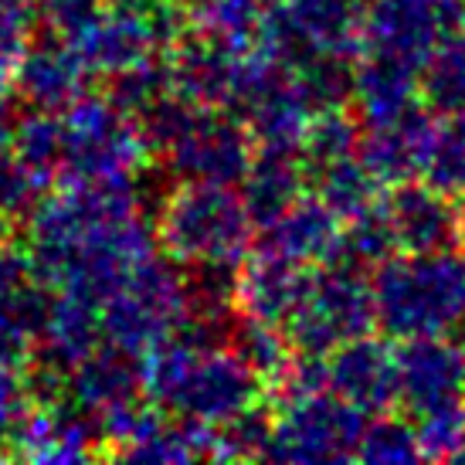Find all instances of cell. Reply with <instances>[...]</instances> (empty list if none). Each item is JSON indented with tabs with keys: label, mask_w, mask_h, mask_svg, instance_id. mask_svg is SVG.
<instances>
[{
	"label": "cell",
	"mask_w": 465,
	"mask_h": 465,
	"mask_svg": "<svg viewBox=\"0 0 465 465\" xmlns=\"http://www.w3.org/2000/svg\"><path fill=\"white\" fill-rule=\"evenodd\" d=\"M156 232L133 183H68L31 207L27 259L52 292L103 302L123 275L153 255Z\"/></svg>",
	"instance_id": "6da1fadb"
},
{
	"label": "cell",
	"mask_w": 465,
	"mask_h": 465,
	"mask_svg": "<svg viewBox=\"0 0 465 465\" xmlns=\"http://www.w3.org/2000/svg\"><path fill=\"white\" fill-rule=\"evenodd\" d=\"M143 394L173 418L221 428L269 398V384L224 343V336L183 320L177 333L143 353Z\"/></svg>",
	"instance_id": "7a4b0ae2"
},
{
	"label": "cell",
	"mask_w": 465,
	"mask_h": 465,
	"mask_svg": "<svg viewBox=\"0 0 465 465\" xmlns=\"http://www.w3.org/2000/svg\"><path fill=\"white\" fill-rule=\"evenodd\" d=\"M371 296L391 340L452 333L465 316V252H394L374 269Z\"/></svg>",
	"instance_id": "3957f363"
},
{
	"label": "cell",
	"mask_w": 465,
	"mask_h": 465,
	"mask_svg": "<svg viewBox=\"0 0 465 465\" xmlns=\"http://www.w3.org/2000/svg\"><path fill=\"white\" fill-rule=\"evenodd\" d=\"M153 232L181 269H238L259 228L232 183L177 181L160 204Z\"/></svg>",
	"instance_id": "277c9868"
},
{
	"label": "cell",
	"mask_w": 465,
	"mask_h": 465,
	"mask_svg": "<svg viewBox=\"0 0 465 465\" xmlns=\"http://www.w3.org/2000/svg\"><path fill=\"white\" fill-rule=\"evenodd\" d=\"M136 116L85 92L62 113V177L68 183H133L150 163Z\"/></svg>",
	"instance_id": "5b68a950"
},
{
	"label": "cell",
	"mask_w": 465,
	"mask_h": 465,
	"mask_svg": "<svg viewBox=\"0 0 465 465\" xmlns=\"http://www.w3.org/2000/svg\"><path fill=\"white\" fill-rule=\"evenodd\" d=\"M187 275L173 259L146 255L99 302L103 340L136 357L173 336L187 320Z\"/></svg>",
	"instance_id": "8992f818"
},
{
	"label": "cell",
	"mask_w": 465,
	"mask_h": 465,
	"mask_svg": "<svg viewBox=\"0 0 465 465\" xmlns=\"http://www.w3.org/2000/svg\"><path fill=\"white\" fill-rule=\"evenodd\" d=\"M282 330L292 350L320 357L353 336L371 333L374 330L371 279L363 275L361 265H350L343 259L310 269Z\"/></svg>",
	"instance_id": "52a82bcc"
},
{
	"label": "cell",
	"mask_w": 465,
	"mask_h": 465,
	"mask_svg": "<svg viewBox=\"0 0 465 465\" xmlns=\"http://www.w3.org/2000/svg\"><path fill=\"white\" fill-rule=\"evenodd\" d=\"M228 113L242 119L259 150H299L316 105L292 68L252 48L238 62Z\"/></svg>",
	"instance_id": "ba28073f"
},
{
	"label": "cell",
	"mask_w": 465,
	"mask_h": 465,
	"mask_svg": "<svg viewBox=\"0 0 465 465\" xmlns=\"http://www.w3.org/2000/svg\"><path fill=\"white\" fill-rule=\"evenodd\" d=\"M272 425L265 459L272 462H350L357 459L367 414L336 398L333 391H310L272 398Z\"/></svg>",
	"instance_id": "9c48e42d"
},
{
	"label": "cell",
	"mask_w": 465,
	"mask_h": 465,
	"mask_svg": "<svg viewBox=\"0 0 465 465\" xmlns=\"http://www.w3.org/2000/svg\"><path fill=\"white\" fill-rule=\"evenodd\" d=\"M361 14L357 0H272L262 21V52L299 68L326 54H361Z\"/></svg>",
	"instance_id": "30bf717a"
},
{
	"label": "cell",
	"mask_w": 465,
	"mask_h": 465,
	"mask_svg": "<svg viewBox=\"0 0 465 465\" xmlns=\"http://www.w3.org/2000/svg\"><path fill=\"white\" fill-rule=\"evenodd\" d=\"M465 27L462 0H374L361 14V54L421 72L449 31Z\"/></svg>",
	"instance_id": "8fae6325"
},
{
	"label": "cell",
	"mask_w": 465,
	"mask_h": 465,
	"mask_svg": "<svg viewBox=\"0 0 465 465\" xmlns=\"http://www.w3.org/2000/svg\"><path fill=\"white\" fill-rule=\"evenodd\" d=\"M156 156L167 160V170L177 181L234 187L255 156V140L248 136L242 119L232 116L228 109L197 105Z\"/></svg>",
	"instance_id": "7c38bea8"
},
{
	"label": "cell",
	"mask_w": 465,
	"mask_h": 465,
	"mask_svg": "<svg viewBox=\"0 0 465 465\" xmlns=\"http://www.w3.org/2000/svg\"><path fill=\"white\" fill-rule=\"evenodd\" d=\"M398 404L408 418L465 401V353L445 336H411L394 350Z\"/></svg>",
	"instance_id": "4fadbf2b"
},
{
	"label": "cell",
	"mask_w": 465,
	"mask_h": 465,
	"mask_svg": "<svg viewBox=\"0 0 465 465\" xmlns=\"http://www.w3.org/2000/svg\"><path fill=\"white\" fill-rule=\"evenodd\" d=\"M4 455L25 462H85L105 455L103 431L92 414L75 408L68 398L35 404L21 428L7 439Z\"/></svg>",
	"instance_id": "5bb4252c"
},
{
	"label": "cell",
	"mask_w": 465,
	"mask_h": 465,
	"mask_svg": "<svg viewBox=\"0 0 465 465\" xmlns=\"http://www.w3.org/2000/svg\"><path fill=\"white\" fill-rule=\"evenodd\" d=\"M326 388L363 414H384L398 404L394 347L384 336L361 333L326 353Z\"/></svg>",
	"instance_id": "9a60e30c"
},
{
	"label": "cell",
	"mask_w": 465,
	"mask_h": 465,
	"mask_svg": "<svg viewBox=\"0 0 465 465\" xmlns=\"http://www.w3.org/2000/svg\"><path fill=\"white\" fill-rule=\"evenodd\" d=\"M65 398L103 421L109 414L126 411L146 401L143 394V357L119 350L113 343H99L65 374Z\"/></svg>",
	"instance_id": "2e32d148"
},
{
	"label": "cell",
	"mask_w": 465,
	"mask_h": 465,
	"mask_svg": "<svg viewBox=\"0 0 465 465\" xmlns=\"http://www.w3.org/2000/svg\"><path fill=\"white\" fill-rule=\"evenodd\" d=\"M340 245H343V218L333 214L320 197L302 194L289 211L262 224L252 248L279 255L299 269H316L340 259Z\"/></svg>",
	"instance_id": "e0dca14e"
},
{
	"label": "cell",
	"mask_w": 465,
	"mask_h": 465,
	"mask_svg": "<svg viewBox=\"0 0 465 465\" xmlns=\"http://www.w3.org/2000/svg\"><path fill=\"white\" fill-rule=\"evenodd\" d=\"M431 126H435V113L421 103L391 119L367 123L361 130L357 156L381 187L414 181V177H421Z\"/></svg>",
	"instance_id": "ac0fdd59"
},
{
	"label": "cell",
	"mask_w": 465,
	"mask_h": 465,
	"mask_svg": "<svg viewBox=\"0 0 465 465\" xmlns=\"http://www.w3.org/2000/svg\"><path fill=\"white\" fill-rule=\"evenodd\" d=\"M170 92L201 109H228L242 54L187 27L163 52Z\"/></svg>",
	"instance_id": "d6986e66"
},
{
	"label": "cell",
	"mask_w": 465,
	"mask_h": 465,
	"mask_svg": "<svg viewBox=\"0 0 465 465\" xmlns=\"http://www.w3.org/2000/svg\"><path fill=\"white\" fill-rule=\"evenodd\" d=\"M381 204L398 252H441L459 245L455 201L421 177L394 183L391 194L381 197Z\"/></svg>",
	"instance_id": "ffe728a7"
},
{
	"label": "cell",
	"mask_w": 465,
	"mask_h": 465,
	"mask_svg": "<svg viewBox=\"0 0 465 465\" xmlns=\"http://www.w3.org/2000/svg\"><path fill=\"white\" fill-rule=\"evenodd\" d=\"M92 72L65 38L27 41V48L14 68V92L27 103V109L65 113L89 92Z\"/></svg>",
	"instance_id": "44dd1931"
},
{
	"label": "cell",
	"mask_w": 465,
	"mask_h": 465,
	"mask_svg": "<svg viewBox=\"0 0 465 465\" xmlns=\"http://www.w3.org/2000/svg\"><path fill=\"white\" fill-rule=\"evenodd\" d=\"M306 272L310 269H299L279 255L252 248L245 262L234 269V312L282 326L302 292Z\"/></svg>",
	"instance_id": "7402d4cb"
},
{
	"label": "cell",
	"mask_w": 465,
	"mask_h": 465,
	"mask_svg": "<svg viewBox=\"0 0 465 465\" xmlns=\"http://www.w3.org/2000/svg\"><path fill=\"white\" fill-rule=\"evenodd\" d=\"M103 343V323H99V306L72 292H52L45 326L35 343L38 367L68 374L89 350Z\"/></svg>",
	"instance_id": "603a6c76"
},
{
	"label": "cell",
	"mask_w": 465,
	"mask_h": 465,
	"mask_svg": "<svg viewBox=\"0 0 465 465\" xmlns=\"http://www.w3.org/2000/svg\"><path fill=\"white\" fill-rule=\"evenodd\" d=\"M238 194L245 201L248 214L255 221V228L275 221L282 211L296 204L299 197L310 187V173L299 150H259L248 170L242 173V181L234 183Z\"/></svg>",
	"instance_id": "cb8c5ba5"
},
{
	"label": "cell",
	"mask_w": 465,
	"mask_h": 465,
	"mask_svg": "<svg viewBox=\"0 0 465 465\" xmlns=\"http://www.w3.org/2000/svg\"><path fill=\"white\" fill-rule=\"evenodd\" d=\"M418 72L404 68L388 58H374V54H357L353 62V92H350V105L367 123H381L418 105Z\"/></svg>",
	"instance_id": "d4e9b609"
},
{
	"label": "cell",
	"mask_w": 465,
	"mask_h": 465,
	"mask_svg": "<svg viewBox=\"0 0 465 465\" xmlns=\"http://www.w3.org/2000/svg\"><path fill=\"white\" fill-rule=\"evenodd\" d=\"M183 11L197 35L245 54L259 45L269 4L265 0H191Z\"/></svg>",
	"instance_id": "484cf974"
},
{
	"label": "cell",
	"mask_w": 465,
	"mask_h": 465,
	"mask_svg": "<svg viewBox=\"0 0 465 465\" xmlns=\"http://www.w3.org/2000/svg\"><path fill=\"white\" fill-rule=\"evenodd\" d=\"M418 99L435 116L465 113V27L449 31L418 72Z\"/></svg>",
	"instance_id": "4316f807"
},
{
	"label": "cell",
	"mask_w": 465,
	"mask_h": 465,
	"mask_svg": "<svg viewBox=\"0 0 465 465\" xmlns=\"http://www.w3.org/2000/svg\"><path fill=\"white\" fill-rule=\"evenodd\" d=\"M11 150L27 173L48 191L62 177V113L27 109L21 119H14Z\"/></svg>",
	"instance_id": "83f0119b"
},
{
	"label": "cell",
	"mask_w": 465,
	"mask_h": 465,
	"mask_svg": "<svg viewBox=\"0 0 465 465\" xmlns=\"http://www.w3.org/2000/svg\"><path fill=\"white\" fill-rule=\"evenodd\" d=\"M310 187L312 197H320L343 221L381 201V183L371 177V170L361 163V156H347V160L310 170Z\"/></svg>",
	"instance_id": "f1b7e54d"
},
{
	"label": "cell",
	"mask_w": 465,
	"mask_h": 465,
	"mask_svg": "<svg viewBox=\"0 0 465 465\" xmlns=\"http://www.w3.org/2000/svg\"><path fill=\"white\" fill-rule=\"evenodd\" d=\"M361 130L363 123L357 119V113H350L347 105L316 109L306 133H302V143H299V156L306 163V173L316 167H326V163H336V160L357 156Z\"/></svg>",
	"instance_id": "f546056e"
},
{
	"label": "cell",
	"mask_w": 465,
	"mask_h": 465,
	"mask_svg": "<svg viewBox=\"0 0 465 465\" xmlns=\"http://www.w3.org/2000/svg\"><path fill=\"white\" fill-rule=\"evenodd\" d=\"M224 343H228L265 384H272L275 377L282 374V367L289 363V357H292V343H289V336H285L282 326L248 320V316H238V312H234L232 326H228Z\"/></svg>",
	"instance_id": "4dcf8cb0"
},
{
	"label": "cell",
	"mask_w": 465,
	"mask_h": 465,
	"mask_svg": "<svg viewBox=\"0 0 465 465\" xmlns=\"http://www.w3.org/2000/svg\"><path fill=\"white\" fill-rule=\"evenodd\" d=\"M421 181L449 197H459L465 191V113L435 116L421 163Z\"/></svg>",
	"instance_id": "1f68e13d"
},
{
	"label": "cell",
	"mask_w": 465,
	"mask_h": 465,
	"mask_svg": "<svg viewBox=\"0 0 465 465\" xmlns=\"http://www.w3.org/2000/svg\"><path fill=\"white\" fill-rule=\"evenodd\" d=\"M394 252H398V245H394V234H391L388 214H384L381 201L343 221V245H340L343 262L361 265V269H377Z\"/></svg>",
	"instance_id": "d6a6232c"
},
{
	"label": "cell",
	"mask_w": 465,
	"mask_h": 465,
	"mask_svg": "<svg viewBox=\"0 0 465 465\" xmlns=\"http://www.w3.org/2000/svg\"><path fill=\"white\" fill-rule=\"evenodd\" d=\"M357 459L374 465H411L421 462V449H418V435H414V421L398 418V414H374V421L363 425L361 445H357Z\"/></svg>",
	"instance_id": "836d02e7"
},
{
	"label": "cell",
	"mask_w": 465,
	"mask_h": 465,
	"mask_svg": "<svg viewBox=\"0 0 465 465\" xmlns=\"http://www.w3.org/2000/svg\"><path fill=\"white\" fill-rule=\"evenodd\" d=\"M411 421H414L421 459L445 462V459L459 455L465 439V401L462 404H449V408H435V411L418 414Z\"/></svg>",
	"instance_id": "e575fe53"
},
{
	"label": "cell",
	"mask_w": 465,
	"mask_h": 465,
	"mask_svg": "<svg viewBox=\"0 0 465 465\" xmlns=\"http://www.w3.org/2000/svg\"><path fill=\"white\" fill-rule=\"evenodd\" d=\"M163 92H170V78H167V62L163 54L153 58V62H143V65L130 68V72H119V75L109 78V89L105 95L126 109L130 116H140L146 105L160 99Z\"/></svg>",
	"instance_id": "d590c367"
},
{
	"label": "cell",
	"mask_w": 465,
	"mask_h": 465,
	"mask_svg": "<svg viewBox=\"0 0 465 465\" xmlns=\"http://www.w3.org/2000/svg\"><path fill=\"white\" fill-rule=\"evenodd\" d=\"M35 408V388L25 361L0 357V455L14 431Z\"/></svg>",
	"instance_id": "8d00e7d4"
},
{
	"label": "cell",
	"mask_w": 465,
	"mask_h": 465,
	"mask_svg": "<svg viewBox=\"0 0 465 465\" xmlns=\"http://www.w3.org/2000/svg\"><path fill=\"white\" fill-rule=\"evenodd\" d=\"M35 14L0 7V105H7V95L14 92V68L17 58L31 41Z\"/></svg>",
	"instance_id": "74e56055"
},
{
	"label": "cell",
	"mask_w": 465,
	"mask_h": 465,
	"mask_svg": "<svg viewBox=\"0 0 465 465\" xmlns=\"http://www.w3.org/2000/svg\"><path fill=\"white\" fill-rule=\"evenodd\" d=\"M105 11V0H35V17L54 38H72L92 17Z\"/></svg>",
	"instance_id": "f35d334b"
},
{
	"label": "cell",
	"mask_w": 465,
	"mask_h": 465,
	"mask_svg": "<svg viewBox=\"0 0 465 465\" xmlns=\"http://www.w3.org/2000/svg\"><path fill=\"white\" fill-rule=\"evenodd\" d=\"M163 0H105L109 11H126V14H153Z\"/></svg>",
	"instance_id": "ab89813d"
},
{
	"label": "cell",
	"mask_w": 465,
	"mask_h": 465,
	"mask_svg": "<svg viewBox=\"0 0 465 465\" xmlns=\"http://www.w3.org/2000/svg\"><path fill=\"white\" fill-rule=\"evenodd\" d=\"M11 238H14V218L7 211H0V248L11 245Z\"/></svg>",
	"instance_id": "60d3db41"
},
{
	"label": "cell",
	"mask_w": 465,
	"mask_h": 465,
	"mask_svg": "<svg viewBox=\"0 0 465 465\" xmlns=\"http://www.w3.org/2000/svg\"><path fill=\"white\" fill-rule=\"evenodd\" d=\"M455 218H459V242L465 245V191L455 197Z\"/></svg>",
	"instance_id": "b9f144b4"
},
{
	"label": "cell",
	"mask_w": 465,
	"mask_h": 465,
	"mask_svg": "<svg viewBox=\"0 0 465 465\" xmlns=\"http://www.w3.org/2000/svg\"><path fill=\"white\" fill-rule=\"evenodd\" d=\"M0 7H14V11H31V14H35V0H0Z\"/></svg>",
	"instance_id": "7bdbcfd3"
},
{
	"label": "cell",
	"mask_w": 465,
	"mask_h": 465,
	"mask_svg": "<svg viewBox=\"0 0 465 465\" xmlns=\"http://www.w3.org/2000/svg\"><path fill=\"white\" fill-rule=\"evenodd\" d=\"M452 333H455V343H459V350H462V353H465V316H462V323L455 326Z\"/></svg>",
	"instance_id": "ee69618b"
},
{
	"label": "cell",
	"mask_w": 465,
	"mask_h": 465,
	"mask_svg": "<svg viewBox=\"0 0 465 465\" xmlns=\"http://www.w3.org/2000/svg\"><path fill=\"white\" fill-rule=\"evenodd\" d=\"M455 462H465V439H462V449H459V455H455Z\"/></svg>",
	"instance_id": "f6af8a7d"
},
{
	"label": "cell",
	"mask_w": 465,
	"mask_h": 465,
	"mask_svg": "<svg viewBox=\"0 0 465 465\" xmlns=\"http://www.w3.org/2000/svg\"><path fill=\"white\" fill-rule=\"evenodd\" d=\"M357 4H361V7H367V4H374V0H357Z\"/></svg>",
	"instance_id": "bcb514c9"
},
{
	"label": "cell",
	"mask_w": 465,
	"mask_h": 465,
	"mask_svg": "<svg viewBox=\"0 0 465 465\" xmlns=\"http://www.w3.org/2000/svg\"><path fill=\"white\" fill-rule=\"evenodd\" d=\"M265 4H272V0H265Z\"/></svg>",
	"instance_id": "7dc6e473"
},
{
	"label": "cell",
	"mask_w": 465,
	"mask_h": 465,
	"mask_svg": "<svg viewBox=\"0 0 465 465\" xmlns=\"http://www.w3.org/2000/svg\"><path fill=\"white\" fill-rule=\"evenodd\" d=\"M462 4H465V0H462Z\"/></svg>",
	"instance_id": "c3c4849f"
}]
</instances>
